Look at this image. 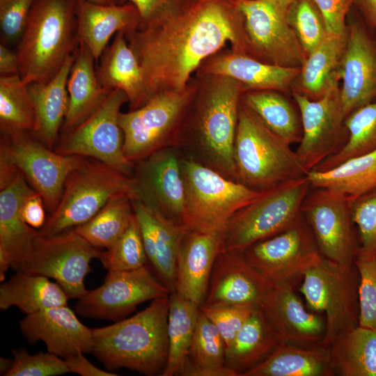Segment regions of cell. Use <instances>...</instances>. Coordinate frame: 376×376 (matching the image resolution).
<instances>
[{
	"instance_id": "30bf717a",
	"label": "cell",
	"mask_w": 376,
	"mask_h": 376,
	"mask_svg": "<svg viewBox=\"0 0 376 376\" xmlns=\"http://www.w3.org/2000/svg\"><path fill=\"white\" fill-rule=\"evenodd\" d=\"M359 284L355 265L347 267L324 257L304 275L297 289L307 308L324 316V345L359 326Z\"/></svg>"
},
{
	"instance_id": "7402d4cb",
	"label": "cell",
	"mask_w": 376,
	"mask_h": 376,
	"mask_svg": "<svg viewBox=\"0 0 376 376\" xmlns=\"http://www.w3.org/2000/svg\"><path fill=\"white\" fill-rule=\"evenodd\" d=\"M260 308L281 343L301 347L324 345V316L309 311L295 289L273 286Z\"/></svg>"
},
{
	"instance_id": "f6af8a7d",
	"label": "cell",
	"mask_w": 376,
	"mask_h": 376,
	"mask_svg": "<svg viewBox=\"0 0 376 376\" xmlns=\"http://www.w3.org/2000/svg\"><path fill=\"white\" fill-rule=\"evenodd\" d=\"M225 343L215 326L199 308L187 366L219 367L225 366Z\"/></svg>"
},
{
	"instance_id": "ac0fdd59",
	"label": "cell",
	"mask_w": 376,
	"mask_h": 376,
	"mask_svg": "<svg viewBox=\"0 0 376 376\" xmlns=\"http://www.w3.org/2000/svg\"><path fill=\"white\" fill-rule=\"evenodd\" d=\"M171 292L146 265L132 270L108 272L100 286L78 298L75 308L83 317L117 322L139 304Z\"/></svg>"
},
{
	"instance_id": "8d00e7d4",
	"label": "cell",
	"mask_w": 376,
	"mask_h": 376,
	"mask_svg": "<svg viewBox=\"0 0 376 376\" xmlns=\"http://www.w3.org/2000/svg\"><path fill=\"white\" fill-rule=\"evenodd\" d=\"M199 306L175 291L169 295L167 322L169 352L162 376L182 375L189 363V354Z\"/></svg>"
},
{
	"instance_id": "f546056e",
	"label": "cell",
	"mask_w": 376,
	"mask_h": 376,
	"mask_svg": "<svg viewBox=\"0 0 376 376\" xmlns=\"http://www.w3.org/2000/svg\"><path fill=\"white\" fill-rule=\"evenodd\" d=\"M94 62L95 61L90 49L79 42L68 79L69 106L60 132L82 122L111 91L100 85Z\"/></svg>"
},
{
	"instance_id": "680465c9",
	"label": "cell",
	"mask_w": 376,
	"mask_h": 376,
	"mask_svg": "<svg viewBox=\"0 0 376 376\" xmlns=\"http://www.w3.org/2000/svg\"><path fill=\"white\" fill-rule=\"evenodd\" d=\"M182 376H239L233 369L225 366L219 367L198 368L187 366Z\"/></svg>"
},
{
	"instance_id": "3957f363",
	"label": "cell",
	"mask_w": 376,
	"mask_h": 376,
	"mask_svg": "<svg viewBox=\"0 0 376 376\" xmlns=\"http://www.w3.org/2000/svg\"><path fill=\"white\" fill-rule=\"evenodd\" d=\"M169 295L109 326L92 329V353L106 368L162 375L167 361Z\"/></svg>"
},
{
	"instance_id": "ffe728a7",
	"label": "cell",
	"mask_w": 376,
	"mask_h": 376,
	"mask_svg": "<svg viewBox=\"0 0 376 376\" xmlns=\"http://www.w3.org/2000/svg\"><path fill=\"white\" fill-rule=\"evenodd\" d=\"M347 39L338 77L345 118L376 100V35L361 16L347 18Z\"/></svg>"
},
{
	"instance_id": "91938a15",
	"label": "cell",
	"mask_w": 376,
	"mask_h": 376,
	"mask_svg": "<svg viewBox=\"0 0 376 376\" xmlns=\"http://www.w3.org/2000/svg\"><path fill=\"white\" fill-rule=\"evenodd\" d=\"M285 15L288 8L295 0H267Z\"/></svg>"
},
{
	"instance_id": "8992f818",
	"label": "cell",
	"mask_w": 376,
	"mask_h": 376,
	"mask_svg": "<svg viewBox=\"0 0 376 376\" xmlns=\"http://www.w3.org/2000/svg\"><path fill=\"white\" fill-rule=\"evenodd\" d=\"M185 198L182 224L203 233L225 231L231 217L261 191L188 156L180 159Z\"/></svg>"
},
{
	"instance_id": "74e56055",
	"label": "cell",
	"mask_w": 376,
	"mask_h": 376,
	"mask_svg": "<svg viewBox=\"0 0 376 376\" xmlns=\"http://www.w3.org/2000/svg\"><path fill=\"white\" fill-rule=\"evenodd\" d=\"M311 187L339 191L353 200L376 189V150L343 162L325 171L306 175Z\"/></svg>"
},
{
	"instance_id": "6da1fadb",
	"label": "cell",
	"mask_w": 376,
	"mask_h": 376,
	"mask_svg": "<svg viewBox=\"0 0 376 376\" xmlns=\"http://www.w3.org/2000/svg\"><path fill=\"white\" fill-rule=\"evenodd\" d=\"M242 15L233 0H196L161 21L125 33L150 99L188 86L191 73L227 42L246 54Z\"/></svg>"
},
{
	"instance_id": "8fae6325",
	"label": "cell",
	"mask_w": 376,
	"mask_h": 376,
	"mask_svg": "<svg viewBox=\"0 0 376 376\" xmlns=\"http://www.w3.org/2000/svg\"><path fill=\"white\" fill-rule=\"evenodd\" d=\"M126 102L128 98L123 91H111L86 119L60 132L53 148L54 152L97 159L132 177L135 164L124 154V136L119 124L120 108Z\"/></svg>"
},
{
	"instance_id": "c3c4849f",
	"label": "cell",
	"mask_w": 376,
	"mask_h": 376,
	"mask_svg": "<svg viewBox=\"0 0 376 376\" xmlns=\"http://www.w3.org/2000/svg\"><path fill=\"white\" fill-rule=\"evenodd\" d=\"M359 274V326L376 329V258H357Z\"/></svg>"
},
{
	"instance_id": "6125c7cd",
	"label": "cell",
	"mask_w": 376,
	"mask_h": 376,
	"mask_svg": "<svg viewBox=\"0 0 376 376\" xmlns=\"http://www.w3.org/2000/svg\"><path fill=\"white\" fill-rule=\"evenodd\" d=\"M91 2L105 5V6H112V5H120L123 4L127 1V0H88Z\"/></svg>"
},
{
	"instance_id": "d4e9b609",
	"label": "cell",
	"mask_w": 376,
	"mask_h": 376,
	"mask_svg": "<svg viewBox=\"0 0 376 376\" xmlns=\"http://www.w3.org/2000/svg\"><path fill=\"white\" fill-rule=\"evenodd\" d=\"M224 232L187 229L178 251L175 291L201 306L207 296L215 260L224 251Z\"/></svg>"
},
{
	"instance_id": "816d5d0a",
	"label": "cell",
	"mask_w": 376,
	"mask_h": 376,
	"mask_svg": "<svg viewBox=\"0 0 376 376\" xmlns=\"http://www.w3.org/2000/svg\"><path fill=\"white\" fill-rule=\"evenodd\" d=\"M135 6L140 15L139 26H144L167 17L183 9L191 3L189 0H127Z\"/></svg>"
},
{
	"instance_id": "5b68a950",
	"label": "cell",
	"mask_w": 376,
	"mask_h": 376,
	"mask_svg": "<svg viewBox=\"0 0 376 376\" xmlns=\"http://www.w3.org/2000/svg\"><path fill=\"white\" fill-rule=\"evenodd\" d=\"M290 146L241 100L233 146L237 182L262 191L306 175Z\"/></svg>"
},
{
	"instance_id": "484cf974",
	"label": "cell",
	"mask_w": 376,
	"mask_h": 376,
	"mask_svg": "<svg viewBox=\"0 0 376 376\" xmlns=\"http://www.w3.org/2000/svg\"><path fill=\"white\" fill-rule=\"evenodd\" d=\"M300 68L267 63L234 50L213 57L201 69L203 75L230 77L246 90H274L288 95H291Z\"/></svg>"
},
{
	"instance_id": "db71d44e",
	"label": "cell",
	"mask_w": 376,
	"mask_h": 376,
	"mask_svg": "<svg viewBox=\"0 0 376 376\" xmlns=\"http://www.w3.org/2000/svg\"><path fill=\"white\" fill-rule=\"evenodd\" d=\"M45 205L42 196L36 191L29 194L22 206V215L31 227L42 228L46 222Z\"/></svg>"
},
{
	"instance_id": "f35d334b",
	"label": "cell",
	"mask_w": 376,
	"mask_h": 376,
	"mask_svg": "<svg viewBox=\"0 0 376 376\" xmlns=\"http://www.w3.org/2000/svg\"><path fill=\"white\" fill-rule=\"evenodd\" d=\"M131 196H113L89 221L72 230L94 247L110 248L130 224L134 214Z\"/></svg>"
},
{
	"instance_id": "f1b7e54d",
	"label": "cell",
	"mask_w": 376,
	"mask_h": 376,
	"mask_svg": "<svg viewBox=\"0 0 376 376\" xmlns=\"http://www.w3.org/2000/svg\"><path fill=\"white\" fill-rule=\"evenodd\" d=\"M75 56L76 52L49 81L27 85L35 113L31 134L50 149L56 144L68 110L67 83Z\"/></svg>"
},
{
	"instance_id": "6f0895ef",
	"label": "cell",
	"mask_w": 376,
	"mask_h": 376,
	"mask_svg": "<svg viewBox=\"0 0 376 376\" xmlns=\"http://www.w3.org/2000/svg\"><path fill=\"white\" fill-rule=\"evenodd\" d=\"M353 7L376 35V0H353Z\"/></svg>"
},
{
	"instance_id": "2e32d148",
	"label": "cell",
	"mask_w": 376,
	"mask_h": 376,
	"mask_svg": "<svg viewBox=\"0 0 376 376\" xmlns=\"http://www.w3.org/2000/svg\"><path fill=\"white\" fill-rule=\"evenodd\" d=\"M291 96L301 115L302 137L297 149L298 160L307 173L338 152L348 139L340 97V82L336 81L318 100L297 93Z\"/></svg>"
},
{
	"instance_id": "f907efd6",
	"label": "cell",
	"mask_w": 376,
	"mask_h": 376,
	"mask_svg": "<svg viewBox=\"0 0 376 376\" xmlns=\"http://www.w3.org/2000/svg\"><path fill=\"white\" fill-rule=\"evenodd\" d=\"M35 0H0L1 43L8 46L21 38Z\"/></svg>"
},
{
	"instance_id": "4fadbf2b",
	"label": "cell",
	"mask_w": 376,
	"mask_h": 376,
	"mask_svg": "<svg viewBox=\"0 0 376 376\" xmlns=\"http://www.w3.org/2000/svg\"><path fill=\"white\" fill-rule=\"evenodd\" d=\"M353 201L336 189L311 187L301 206L322 256L347 267L354 265L360 247Z\"/></svg>"
},
{
	"instance_id": "b9f144b4",
	"label": "cell",
	"mask_w": 376,
	"mask_h": 376,
	"mask_svg": "<svg viewBox=\"0 0 376 376\" xmlns=\"http://www.w3.org/2000/svg\"><path fill=\"white\" fill-rule=\"evenodd\" d=\"M150 211L153 216L156 233L155 260L152 267L159 276L161 282L171 292H173L176 279L178 248L182 235L187 228L184 225L171 221L152 210Z\"/></svg>"
},
{
	"instance_id": "e0dca14e",
	"label": "cell",
	"mask_w": 376,
	"mask_h": 376,
	"mask_svg": "<svg viewBox=\"0 0 376 376\" xmlns=\"http://www.w3.org/2000/svg\"><path fill=\"white\" fill-rule=\"evenodd\" d=\"M242 18L246 54L263 62L301 68L306 55L281 13L267 0H233Z\"/></svg>"
},
{
	"instance_id": "603a6c76",
	"label": "cell",
	"mask_w": 376,
	"mask_h": 376,
	"mask_svg": "<svg viewBox=\"0 0 376 376\" xmlns=\"http://www.w3.org/2000/svg\"><path fill=\"white\" fill-rule=\"evenodd\" d=\"M20 331L29 344L42 341L47 351L66 359L77 353H92V329L81 323L68 305L26 315Z\"/></svg>"
},
{
	"instance_id": "83f0119b",
	"label": "cell",
	"mask_w": 376,
	"mask_h": 376,
	"mask_svg": "<svg viewBox=\"0 0 376 376\" xmlns=\"http://www.w3.org/2000/svg\"><path fill=\"white\" fill-rule=\"evenodd\" d=\"M100 85L108 90L120 89L128 98L130 110H135L150 100L138 60L125 38V31L115 34L102 54L96 67Z\"/></svg>"
},
{
	"instance_id": "cb8c5ba5",
	"label": "cell",
	"mask_w": 376,
	"mask_h": 376,
	"mask_svg": "<svg viewBox=\"0 0 376 376\" xmlns=\"http://www.w3.org/2000/svg\"><path fill=\"white\" fill-rule=\"evenodd\" d=\"M35 191L22 173L0 189V281L9 268L19 272L28 259L39 230L29 226L22 215L26 198Z\"/></svg>"
},
{
	"instance_id": "ee69618b",
	"label": "cell",
	"mask_w": 376,
	"mask_h": 376,
	"mask_svg": "<svg viewBox=\"0 0 376 376\" xmlns=\"http://www.w3.org/2000/svg\"><path fill=\"white\" fill-rule=\"evenodd\" d=\"M98 259L108 272L132 270L146 265L148 258L134 214L124 233L110 248L102 250Z\"/></svg>"
},
{
	"instance_id": "be15d7a7",
	"label": "cell",
	"mask_w": 376,
	"mask_h": 376,
	"mask_svg": "<svg viewBox=\"0 0 376 376\" xmlns=\"http://www.w3.org/2000/svg\"><path fill=\"white\" fill-rule=\"evenodd\" d=\"M191 2L195 1L196 0H189Z\"/></svg>"
},
{
	"instance_id": "4dcf8cb0",
	"label": "cell",
	"mask_w": 376,
	"mask_h": 376,
	"mask_svg": "<svg viewBox=\"0 0 376 376\" xmlns=\"http://www.w3.org/2000/svg\"><path fill=\"white\" fill-rule=\"evenodd\" d=\"M347 39V26L338 34L328 33L307 56L300 68L292 92L311 100L322 97L339 81L338 68Z\"/></svg>"
},
{
	"instance_id": "277c9868",
	"label": "cell",
	"mask_w": 376,
	"mask_h": 376,
	"mask_svg": "<svg viewBox=\"0 0 376 376\" xmlns=\"http://www.w3.org/2000/svg\"><path fill=\"white\" fill-rule=\"evenodd\" d=\"M79 45L76 0H35L17 45L22 80L49 81Z\"/></svg>"
},
{
	"instance_id": "ab89813d",
	"label": "cell",
	"mask_w": 376,
	"mask_h": 376,
	"mask_svg": "<svg viewBox=\"0 0 376 376\" xmlns=\"http://www.w3.org/2000/svg\"><path fill=\"white\" fill-rule=\"evenodd\" d=\"M345 125L348 132L346 143L312 171H328L347 159L376 150V100L352 112L345 118Z\"/></svg>"
},
{
	"instance_id": "9a60e30c",
	"label": "cell",
	"mask_w": 376,
	"mask_h": 376,
	"mask_svg": "<svg viewBox=\"0 0 376 376\" xmlns=\"http://www.w3.org/2000/svg\"><path fill=\"white\" fill-rule=\"evenodd\" d=\"M101 251L73 230L54 235L39 232L19 272L53 279L69 298L78 299L87 291L84 279L91 271L90 263Z\"/></svg>"
},
{
	"instance_id": "f5cc1de1",
	"label": "cell",
	"mask_w": 376,
	"mask_h": 376,
	"mask_svg": "<svg viewBox=\"0 0 376 376\" xmlns=\"http://www.w3.org/2000/svg\"><path fill=\"white\" fill-rule=\"evenodd\" d=\"M321 12L329 33L338 34L346 29L353 0H313Z\"/></svg>"
},
{
	"instance_id": "60d3db41",
	"label": "cell",
	"mask_w": 376,
	"mask_h": 376,
	"mask_svg": "<svg viewBox=\"0 0 376 376\" xmlns=\"http://www.w3.org/2000/svg\"><path fill=\"white\" fill-rule=\"evenodd\" d=\"M35 113L27 85L19 74L0 76V130L31 132Z\"/></svg>"
},
{
	"instance_id": "1f68e13d",
	"label": "cell",
	"mask_w": 376,
	"mask_h": 376,
	"mask_svg": "<svg viewBox=\"0 0 376 376\" xmlns=\"http://www.w3.org/2000/svg\"><path fill=\"white\" fill-rule=\"evenodd\" d=\"M242 376H334L329 347L281 343L264 361Z\"/></svg>"
},
{
	"instance_id": "7dc6e473",
	"label": "cell",
	"mask_w": 376,
	"mask_h": 376,
	"mask_svg": "<svg viewBox=\"0 0 376 376\" xmlns=\"http://www.w3.org/2000/svg\"><path fill=\"white\" fill-rule=\"evenodd\" d=\"M13 365L6 376H55L70 373L64 359L49 352L30 354L25 348L14 349Z\"/></svg>"
},
{
	"instance_id": "94428289",
	"label": "cell",
	"mask_w": 376,
	"mask_h": 376,
	"mask_svg": "<svg viewBox=\"0 0 376 376\" xmlns=\"http://www.w3.org/2000/svg\"><path fill=\"white\" fill-rule=\"evenodd\" d=\"M13 365V359L0 358V375L6 376Z\"/></svg>"
},
{
	"instance_id": "5bb4252c",
	"label": "cell",
	"mask_w": 376,
	"mask_h": 376,
	"mask_svg": "<svg viewBox=\"0 0 376 376\" xmlns=\"http://www.w3.org/2000/svg\"><path fill=\"white\" fill-rule=\"evenodd\" d=\"M243 253L274 287L295 290L306 273L322 258L303 216L289 228L252 244Z\"/></svg>"
},
{
	"instance_id": "7c38bea8",
	"label": "cell",
	"mask_w": 376,
	"mask_h": 376,
	"mask_svg": "<svg viewBox=\"0 0 376 376\" xmlns=\"http://www.w3.org/2000/svg\"><path fill=\"white\" fill-rule=\"evenodd\" d=\"M86 157L56 153L27 131H1L0 160L15 166L42 198L52 214L61 200L68 175Z\"/></svg>"
},
{
	"instance_id": "e575fe53",
	"label": "cell",
	"mask_w": 376,
	"mask_h": 376,
	"mask_svg": "<svg viewBox=\"0 0 376 376\" xmlns=\"http://www.w3.org/2000/svg\"><path fill=\"white\" fill-rule=\"evenodd\" d=\"M242 102L273 132L290 145L299 143L302 125L299 108L289 95L274 90H246Z\"/></svg>"
},
{
	"instance_id": "d6986e66",
	"label": "cell",
	"mask_w": 376,
	"mask_h": 376,
	"mask_svg": "<svg viewBox=\"0 0 376 376\" xmlns=\"http://www.w3.org/2000/svg\"><path fill=\"white\" fill-rule=\"evenodd\" d=\"M180 159L178 148L167 147L136 162L132 196L165 218L182 224L185 191Z\"/></svg>"
},
{
	"instance_id": "52a82bcc",
	"label": "cell",
	"mask_w": 376,
	"mask_h": 376,
	"mask_svg": "<svg viewBox=\"0 0 376 376\" xmlns=\"http://www.w3.org/2000/svg\"><path fill=\"white\" fill-rule=\"evenodd\" d=\"M198 91V86L189 83L184 90L159 93L140 108L121 112L125 157L135 163L162 148H178Z\"/></svg>"
},
{
	"instance_id": "7a4b0ae2",
	"label": "cell",
	"mask_w": 376,
	"mask_h": 376,
	"mask_svg": "<svg viewBox=\"0 0 376 376\" xmlns=\"http://www.w3.org/2000/svg\"><path fill=\"white\" fill-rule=\"evenodd\" d=\"M205 76L207 82L199 94L198 91L179 147L188 149L186 156L237 181L233 146L242 96L246 89L230 77Z\"/></svg>"
},
{
	"instance_id": "d590c367",
	"label": "cell",
	"mask_w": 376,
	"mask_h": 376,
	"mask_svg": "<svg viewBox=\"0 0 376 376\" xmlns=\"http://www.w3.org/2000/svg\"><path fill=\"white\" fill-rule=\"evenodd\" d=\"M334 376H376V329L358 326L330 346Z\"/></svg>"
},
{
	"instance_id": "836d02e7",
	"label": "cell",
	"mask_w": 376,
	"mask_h": 376,
	"mask_svg": "<svg viewBox=\"0 0 376 376\" xmlns=\"http://www.w3.org/2000/svg\"><path fill=\"white\" fill-rule=\"evenodd\" d=\"M280 343L261 309H256L226 348L225 365L242 376L264 361Z\"/></svg>"
},
{
	"instance_id": "44dd1931",
	"label": "cell",
	"mask_w": 376,
	"mask_h": 376,
	"mask_svg": "<svg viewBox=\"0 0 376 376\" xmlns=\"http://www.w3.org/2000/svg\"><path fill=\"white\" fill-rule=\"evenodd\" d=\"M272 288L247 262L243 253L223 251L214 263L203 304L258 309Z\"/></svg>"
},
{
	"instance_id": "681fc988",
	"label": "cell",
	"mask_w": 376,
	"mask_h": 376,
	"mask_svg": "<svg viewBox=\"0 0 376 376\" xmlns=\"http://www.w3.org/2000/svg\"><path fill=\"white\" fill-rule=\"evenodd\" d=\"M202 312L215 326L222 337L226 348L233 342L236 335L256 309L247 307L203 304Z\"/></svg>"
},
{
	"instance_id": "9f6ffc18",
	"label": "cell",
	"mask_w": 376,
	"mask_h": 376,
	"mask_svg": "<svg viewBox=\"0 0 376 376\" xmlns=\"http://www.w3.org/2000/svg\"><path fill=\"white\" fill-rule=\"evenodd\" d=\"M19 74V58L17 52H13L6 45L0 44V75H11Z\"/></svg>"
},
{
	"instance_id": "4316f807",
	"label": "cell",
	"mask_w": 376,
	"mask_h": 376,
	"mask_svg": "<svg viewBox=\"0 0 376 376\" xmlns=\"http://www.w3.org/2000/svg\"><path fill=\"white\" fill-rule=\"evenodd\" d=\"M79 42L90 49L97 63L111 38L118 31L125 33L139 28L141 18L134 4L105 6L88 0H76Z\"/></svg>"
},
{
	"instance_id": "9c48e42d",
	"label": "cell",
	"mask_w": 376,
	"mask_h": 376,
	"mask_svg": "<svg viewBox=\"0 0 376 376\" xmlns=\"http://www.w3.org/2000/svg\"><path fill=\"white\" fill-rule=\"evenodd\" d=\"M311 187L305 175L262 191L231 217L224 231V251L244 253L291 227L302 216L301 203Z\"/></svg>"
},
{
	"instance_id": "d6a6232c",
	"label": "cell",
	"mask_w": 376,
	"mask_h": 376,
	"mask_svg": "<svg viewBox=\"0 0 376 376\" xmlns=\"http://www.w3.org/2000/svg\"><path fill=\"white\" fill-rule=\"evenodd\" d=\"M69 299L59 284L38 274L15 272L0 285L1 311L16 306L29 315L45 308L68 305Z\"/></svg>"
},
{
	"instance_id": "bcb514c9",
	"label": "cell",
	"mask_w": 376,
	"mask_h": 376,
	"mask_svg": "<svg viewBox=\"0 0 376 376\" xmlns=\"http://www.w3.org/2000/svg\"><path fill=\"white\" fill-rule=\"evenodd\" d=\"M352 215L360 243L357 258H376V189L354 200Z\"/></svg>"
},
{
	"instance_id": "7bdbcfd3",
	"label": "cell",
	"mask_w": 376,
	"mask_h": 376,
	"mask_svg": "<svg viewBox=\"0 0 376 376\" xmlns=\"http://www.w3.org/2000/svg\"><path fill=\"white\" fill-rule=\"evenodd\" d=\"M285 18L306 56L329 33L324 19L313 0H295L288 8Z\"/></svg>"
},
{
	"instance_id": "11a10c76",
	"label": "cell",
	"mask_w": 376,
	"mask_h": 376,
	"mask_svg": "<svg viewBox=\"0 0 376 376\" xmlns=\"http://www.w3.org/2000/svg\"><path fill=\"white\" fill-rule=\"evenodd\" d=\"M84 354V353L80 352L64 359L70 373H76L81 376L118 375L116 373L102 370L94 366Z\"/></svg>"
},
{
	"instance_id": "ba28073f",
	"label": "cell",
	"mask_w": 376,
	"mask_h": 376,
	"mask_svg": "<svg viewBox=\"0 0 376 376\" xmlns=\"http://www.w3.org/2000/svg\"><path fill=\"white\" fill-rule=\"evenodd\" d=\"M133 192L132 177L86 157L67 177L57 207L39 232L54 235L72 230L89 221L113 196Z\"/></svg>"
}]
</instances>
